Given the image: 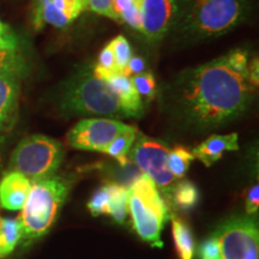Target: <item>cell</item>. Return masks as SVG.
I'll list each match as a JSON object with an SVG mask.
<instances>
[{
	"mask_svg": "<svg viewBox=\"0 0 259 259\" xmlns=\"http://www.w3.org/2000/svg\"><path fill=\"white\" fill-rule=\"evenodd\" d=\"M169 218L171 220V234L177 254L180 259H193L196 253V242L192 231L189 225L177 215H170Z\"/></svg>",
	"mask_w": 259,
	"mask_h": 259,
	"instance_id": "obj_16",
	"label": "cell"
},
{
	"mask_svg": "<svg viewBox=\"0 0 259 259\" xmlns=\"http://www.w3.org/2000/svg\"><path fill=\"white\" fill-rule=\"evenodd\" d=\"M132 5H134V3L131 0H113V10H114L116 17H118V21L119 16L131 9Z\"/></svg>",
	"mask_w": 259,
	"mask_h": 259,
	"instance_id": "obj_32",
	"label": "cell"
},
{
	"mask_svg": "<svg viewBox=\"0 0 259 259\" xmlns=\"http://www.w3.org/2000/svg\"><path fill=\"white\" fill-rule=\"evenodd\" d=\"M76 18L78 17L57 9L52 0H35L32 9V25L35 29H42L45 25L64 29L76 21Z\"/></svg>",
	"mask_w": 259,
	"mask_h": 259,
	"instance_id": "obj_15",
	"label": "cell"
},
{
	"mask_svg": "<svg viewBox=\"0 0 259 259\" xmlns=\"http://www.w3.org/2000/svg\"><path fill=\"white\" fill-rule=\"evenodd\" d=\"M65 116L100 115L109 119L132 118L105 80L93 69L80 70L63 84L58 101Z\"/></svg>",
	"mask_w": 259,
	"mask_h": 259,
	"instance_id": "obj_3",
	"label": "cell"
},
{
	"mask_svg": "<svg viewBox=\"0 0 259 259\" xmlns=\"http://www.w3.org/2000/svg\"><path fill=\"white\" fill-rule=\"evenodd\" d=\"M194 160L192 150L183 145H177L169 149L168 153V168L176 179H181L185 177L189 168Z\"/></svg>",
	"mask_w": 259,
	"mask_h": 259,
	"instance_id": "obj_21",
	"label": "cell"
},
{
	"mask_svg": "<svg viewBox=\"0 0 259 259\" xmlns=\"http://www.w3.org/2000/svg\"><path fill=\"white\" fill-rule=\"evenodd\" d=\"M10 32V29L6 24L3 23L2 21H0V36H3V35H6Z\"/></svg>",
	"mask_w": 259,
	"mask_h": 259,
	"instance_id": "obj_33",
	"label": "cell"
},
{
	"mask_svg": "<svg viewBox=\"0 0 259 259\" xmlns=\"http://www.w3.org/2000/svg\"><path fill=\"white\" fill-rule=\"evenodd\" d=\"M10 66H19L16 51H0V69Z\"/></svg>",
	"mask_w": 259,
	"mask_h": 259,
	"instance_id": "obj_30",
	"label": "cell"
},
{
	"mask_svg": "<svg viewBox=\"0 0 259 259\" xmlns=\"http://www.w3.org/2000/svg\"><path fill=\"white\" fill-rule=\"evenodd\" d=\"M132 84L141 96L142 101H151L156 95V80L151 72H142L131 76Z\"/></svg>",
	"mask_w": 259,
	"mask_h": 259,
	"instance_id": "obj_22",
	"label": "cell"
},
{
	"mask_svg": "<svg viewBox=\"0 0 259 259\" xmlns=\"http://www.w3.org/2000/svg\"><path fill=\"white\" fill-rule=\"evenodd\" d=\"M108 187V212L115 222L124 225L127 221V190L118 184H109Z\"/></svg>",
	"mask_w": 259,
	"mask_h": 259,
	"instance_id": "obj_19",
	"label": "cell"
},
{
	"mask_svg": "<svg viewBox=\"0 0 259 259\" xmlns=\"http://www.w3.org/2000/svg\"><path fill=\"white\" fill-rule=\"evenodd\" d=\"M254 88L248 71L235 70L223 56L180 73L170 85V106L184 124L211 130L244 114Z\"/></svg>",
	"mask_w": 259,
	"mask_h": 259,
	"instance_id": "obj_1",
	"label": "cell"
},
{
	"mask_svg": "<svg viewBox=\"0 0 259 259\" xmlns=\"http://www.w3.org/2000/svg\"><path fill=\"white\" fill-rule=\"evenodd\" d=\"M17 50V44L16 38L11 32L0 36V51H16Z\"/></svg>",
	"mask_w": 259,
	"mask_h": 259,
	"instance_id": "obj_31",
	"label": "cell"
},
{
	"mask_svg": "<svg viewBox=\"0 0 259 259\" xmlns=\"http://www.w3.org/2000/svg\"><path fill=\"white\" fill-rule=\"evenodd\" d=\"M259 209V185L254 184L248 190L247 197H246V213L248 216L254 215L258 212Z\"/></svg>",
	"mask_w": 259,
	"mask_h": 259,
	"instance_id": "obj_28",
	"label": "cell"
},
{
	"mask_svg": "<svg viewBox=\"0 0 259 259\" xmlns=\"http://www.w3.org/2000/svg\"><path fill=\"white\" fill-rule=\"evenodd\" d=\"M168 153L169 148L163 141L147 137L139 132L130 151V160L154 181L163 199H169L177 184V179L168 168Z\"/></svg>",
	"mask_w": 259,
	"mask_h": 259,
	"instance_id": "obj_7",
	"label": "cell"
},
{
	"mask_svg": "<svg viewBox=\"0 0 259 259\" xmlns=\"http://www.w3.org/2000/svg\"><path fill=\"white\" fill-rule=\"evenodd\" d=\"M120 120L109 118L82 119L67 132L66 142L77 150L103 153L109 143L127 127Z\"/></svg>",
	"mask_w": 259,
	"mask_h": 259,
	"instance_id": "obj_9",
	"label": "cell"
},
{
	"mask_svg": "<svg viewBox=\"0 0 259 259\" xmlns=\"http://www.w3.org/2000/svg\"><path fill=\"white\" fill-rule=\"evenodd\" d=\"M145 70V61L142 57H138V56H132L130 58L127 65H126L125 70H124V73L125 76H134V74H138V73H142L144 72Z\"/></svg>",
	"mask_w": 259,
	"mask_h": 259,
	"instance_id": "obj_29",
	"label": "cell"
},
{
	"mask_svg": "<svg viewBox=\"0 0 259 259\" xmlns=\"http://www.w3.org/2000/svg\"><path fill=\"white\" fill-rule=\"evenodd\" d=\"M87 9L92 10L97 15L118 21V17L113 10V0H87Z\"/></svg>",
	"mask_w": 259,
	"mask_h": 259,
	"instance_id": "obj_26",
	"label": "cell"
},
{
	"mask_svg": "<svg viewBox=\"0 0 259 259\" xmlns=\"http://www.w3.org/2000/svg\"><path fill=\"white\" fill-rule=\"evenodd\" d=\"M212 235L222 259H259V229L251 216H234L221 223Z\"/></svg>",
	"mask_w": 259,
	"mask_h": 259,
	"instance_id": "obj_8",
	"label": "cell"
},
{
	"mask_svg": "<svg viewBox=\"0 0 259 259\" xmlns=\"http://www.w3.org/2000/svg\"><path fill=\"white\" fill-rule=\"evenodd\" d=\"M19 66L0 69V131L15 124L19 97Z\"/></svg>",
	"mask_w": 259,
	"mask_h": 259,
	"instance_id": "obj_11",
	"label": "cell"
},
{
	"mask_svg": "<svg viewBox=\"0 0 259 259\" xmlns=\"http://www.w3.org/2000/svg\"><path fill=\"white\" fill-rule=\"evenodd\" d=\"M2 223H3V219L0 218V227H2Z\"/></svg>",
	"mask_w": 259,
	"mask_h": 259,
	"instance_id": "obj_35",
	"label": "cell"
},
{
	"mask_svg": "<svg viewBox=\"0 0 259 259\" xmlns=\"http://www.w3.org/2000/svg\"><path fill=\"white\" fill-rule=\"evenodd\" d=\"M198 200L199 192L197 186L189 180H183L174 185L168 202L179 211L187 212L198 204Z\"/></svg>",
	"mask_w": 259,
	"mask_h": 259,
	"instance_id": "obj_18",
	"label": "cell"
},
{
	"mask_svg": "<svg viewBox=\"0 0 259 259\" xmlns=\"http://www.w3.org/2000/svg\"><path fill=\"white\" fill-rule=\"evenodd\" d=\"M108 187L102 186L97 189L88 202V209L93 216L107 215L108 212Z\"/></svg>",
	"mask_w": 259,
	"mask_h": 259,
	"instance_id": "obj_24",
	"label": "cell"
},
{
	"mask_svg": "<svg viewBox=\"0 0 259 259\" xmlns=\"http://www.w3.org/2000/svg\"><path fill=\"white\" fill-rule=\"evenodd\" d=\"M127 210L139 238L153 247H162L161 234L170 213L155 183L144 174L127 190Z\"/></svg>",
	"mask_w": 259,
	"mask_h": 259,
	"instance_id": "obj_5",
	"label": "cell"
},
{
	"mask_svg": "<svg viewBox=\"0 0 259 259\" xmlns=\"http://www.w3.org/2000/svg\"><path fill=\"white\" fill-rule=\"evenodd\" d=\"M30 187V181L21 173L8 171L0 181V206L11 211L22 210Z\"/></svg>",
	"mask_w": 259,
	"mask_h": 259,
	"instance_id": "obj_13",
	"label": "cell"
},
{
	"mask_svg": "<svg viewBox=\"0 0 259 259\" xmlns=\"http://www.w3.org/2000/svg\"><path fill=\"white\" fill-rule=\"evenodd\" d=\"M137 134V127L128 125L124 131L120 132V134L113 139L108 147L103 150V154L115 158L121 166H126L130 162L128 154L131 151L132 145L135 143Z\"/></svg>",
	"mask_w": 259,
	"mask_h": 259,
	"instance_id": "obj_17",
	"label": "cell"
},
{
	"mask_svg": "<svg viewBox=\"0 0 259 259\" xmlns=\"http://www.w3.org/2000/svg\"><path fill=\"white\" fill-rule=\"evenodd\" d=\"M70 189V180L56 176L31 184L27 202L17 218L22 231L19 242L28 245L50 231Z\"/></svg>",
	"mask_w": 259,
	"mask_h": 259,
	"instance_id": "obj_4",
	"label": "cell"
},
{
	"mask_svg": "<svg viewBox=\"0 0 259 259\" xmlns=\"http://www.w3.org/2000/svg\"><path fill=\"white\" fill-rule=\"evenodd\" d=\"M239 149V136L235 132L228 135H212L192 149L194 158L199 160L205 167L212 166L226 151Z\"/></svg>",
	"mask_w": 259,
	"mask_h": 259,
	"instance_id": "obj_14",
	"label": "cell"
},
{
	"mask_svg": "<svg viewBox=\"0 0 259 259\" xmlns=\"http://www.w3.org/2000/svg\"><path fill=\"white\" fill-rule=\"evenodd\" d=\"M0 161H2V160H0Z\"/></svg>",
	"mask_w": 259,
	"mask_h": 259,
	"instance_id": "obj_36",
	"label": "cell"
},
{
	"mask_svg": "<svg viewBox=\"0 0 259 259\" xmlns=\"http://www.w3.org/2000/svg\"><path fill=\"white\" fill-rule=\"evenodd\" d=\"M170 29L184 42H200L222 36L245 21L250 0H176Z\"/></svg>",
	"mask_w": 259,
	"mask_h": 259,
	"instance_id": "obj_2",
	"label": "cell"
},
{
	"mask_svg": "<svg viewBox=\"0 0 259 259\" xmlns=\"http://www.w3.org/2000/svg\"><path fill=\"white\" fill-rule=\"evenodd\" d=\"M109 46L112 47L113 54H114L116 69H118L119 72L122 73L126 65L128 63L130 58L134 56L132 54L131 45L128 44L127 38L124 35H118V36H115L109 42Z\"/></svg>",
	"mask_w": 259,
	"mask_h": 259,
	"instance_id": "obj_23",
	"label": "cell"
},
{
	"mask_svg": "<svg viewBox=\"0 0 259 259\" xmlns=\"http://www.w3.org/2000/svg\"><path fill=\"white\" fill-rule=\"evenodd\" d=\"M22 231L18 219H3L0 227V258L9 255L21 241Z\"/></svg>",
	"mask_w": 259,
	"mask_h": 259,
	"instance_id": "obj_20",
	"label": "cell"
},
{
	"mask_svg": "<svg viewBox=\"0 0 259 259\" xmlns=\"http://www.w3.org/2000/svg\"><path fill=\"white\" fill-rule=\"evenodd\" d=\"M119 21L124 22L131 28L136 29V30H142V12H141V5L134 4L132 8L125 11L124 14L119 16Z\"/></svg>",
	"mask_w": 259,
	"mask_h": 259,
	"instance_id": "obj_27",
	"label": "cell"
},
{
	"mask_svg": "<svg viewBox=\"0 0 259 259\" xmlns=\"http://www.w3.org/2000/svg\"><path fill=\"white\" fill-rule=\"evenodd\" d=\"M198 254L200 259H222L218 239L212 234L206 238L199 246Z\"/></svg>",
	"mask_w": 259,
	"mask_h": 259,
	"instance_id": "obj_25",
	"label": "cell"
},
{
	"mask_svg": "<svg viewBox=\"0 0 259 259\" xmlns=\"http://www.w3.org/2000/svg\"><path fill=\"white\" fill-rule=\"evenodd\" d=\"M64 158L59 141L44 135H32L22 139L12 151L9 171H17L31 184L53 177Z\"/></svg>",
	"mask_w": 259,
	"mask_h": 259,
	"instance_id": "obj_6",
	"label": "cell"
},
{
	"mask_svg": "<svg viewBox=\"0 0 259 259\" xmlns=\"http://www.w3.org/2000/svg\"><path fill=\"white\" fill-rule=\"evenodd\" d=\"M176 11V0H142L141 31L149 41L161 40L170 30Z\"/></svg>",
	"mask_w": 259,
	"mask_h": 259,
	"instance_id": "obj_10",
	"label": "cell"
},
{
	"mask_svg": "<svg viewBox=\"0 0 259 259\" xmlns=\"http://www.w3.org/2000/svg\"><path fill=\"white\" fill-rule=\"evenodd\" d=\"M105 80L108 84L113 93L115 94L119 101L124 106V108L131 114L132 118H138L143 114L144 105L141 96L138 95L137 90L132 84L131 77L125 76L124 73H105L101 76H96Z\"/></svg>",
	"mask_w": 259,
	"mask_h": 259,
	"instance_id": "obj_12",
	"label": "cell"
},
{
	"mask_svg": "<svg viewBox=\"0 0 259 259\" xmlns=\"http://www.w3.org/2000/svg\"><path fill=\"white\" fill-rule=\"evenodd\" d=\"M132 3H134V4H139L141 5V3H142V0H131Z\"/></svg>",
	"mask_w": 259,
	"mask_h": 259,
	"instance_id": "obj_34",
	"label": "cell"
}]
</instances>
